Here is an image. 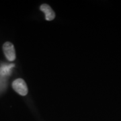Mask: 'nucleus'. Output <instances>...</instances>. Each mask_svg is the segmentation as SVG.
Segmentation results:
<instances>
[{
  "mask_svg": "<svg viewBox=\"0 0 121 121\" xmlns=\"http://www.w3.org/2000/svg\"><path fill=\"white\" fill-rule=\"evenodd\" d=\"M12 87L14 90L21 95H26L28 94V87L24 79L19 78L13 81Z\"/></svg>",
  "mask_w": 121,
  "mask_h": 121,
  "instance_id": "obj_1",
  "label": "nucleus"
},
{
  "mask_svg": "<svg viewBox=\"0 0 121 121\" xmlns=\"http://www.w3.org/2000/svg\"><path fill=\"white\" fill-rule=\"evenodd\" d=\"M3 51L8 60L13 61L16 59V51L13 44L9 42L5 43L3 45Z\"/></svg>",
  "mask_w": 121,
  "mask_h": 121,
  "instance_id": "obj_2",
  "label": "nucleus"
},
{
  "mask_svg": "<svg viewBox=\"0 0 121 121\" xmlns=\"http://www.w3.org/2000/svg\"><path fill=\"white\" fill-rule=\"evenodd\" d=\"M40 10L45 13V18L48 21H51L55 17V12L48 4H44L40 5Z\"/></svg>",
  "mask_w": 121,
  "mask_h": 121,
  "instance_id": "obj_3",
  "label": "nucleus"
},
{
  "mask_svg": "<svg viewBox=\"0 0 121 121\" xmlns=\"http://www.w3.org/2000/svg\"><path fill=\"white\" fill-rule=\"evenodd\" d=\"M13 67H14V65H8V66H4L1 69V71H0V73L3 75H9V73H10V69L12 68Z\"/></svg>",
  "mask_w": 121,
  "mask_h": 121,
  "instance_id": "obj_4",
  "label": "nucleus"
}]
</instances>
